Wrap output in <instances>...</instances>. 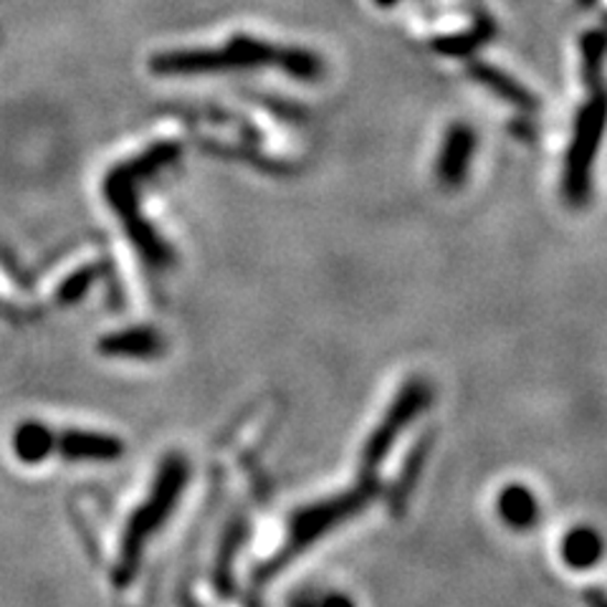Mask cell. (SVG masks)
I'll list each match as a JSON object with an SVG mask.
<instances>
[{
  "instance_id": "obj_1",
  "label": "cell",
  "mask_w": 607,
  "mask_h": 607,
  "mask_svg": "<svg viewBox=\"0 0 607 607\" xmlns=\"http://www.w3.org/2000/svg\"><path fill=\"white\" fill-rule=\"evenodd\" d=\"M378 491V484H375V476H362V481L355 486L353 491L332 496V499L316 501L312 507L296 511L292 519V527H289V536L281 552L273 557L267 567H263V577L277 575L279 570H284L289 562L296 560L299 554L310 550L314 542H319L322 536H327L332 529L339 527L342 521L353 519L355 514L370 503V499Z\"/></svg>"
},
{
  "instance_id": "obj_2",
  "label": "cell",
  "mask_w": 607,
  "mask_h": 607,
  "mask_svg": "<svg viewBox=\"0 0 607 607\" xmlns=\"http://www.w3.org/2000/svg\"><path fill=\"white\" fill-rule=\"evenodd\" d=\"M431 403V384L425 380H410L400 395L395 398V403L390 405L388 415L382 418L380 425L375 427L370 441L365 443L362 451V476H375V468L380 466V460L388 456L392 443L398 441L400 431L408 423H413L418 413Z\"/></svg>"
},
{
  "instance_id": "obj_3",
  "label": "cell",
  "mask_w": 607,
  "mask_h": 607,
  "mask_svg": "<svg viewBox=\"0 0 607 607\" xmlns=\"http://www.w3.org/2000/svg\"><path fill=\"white\" fill-rule=\"evenodd\" d=\"M185 460L173 458L165 464V471H162L158 489L152 494V499L148 507L140 511V517L134 519L132 524V536H130V552L140 550V542L148 536L152 529H158V524L162 519L170 514V509H173V503L177 499V494H181L183 484H185Z\"/></svg>"
},
{
  "instance_id": "obj_4",
  "label": "cell",
  "mask_w": 607,
  "mask_h": 607,
  "mask_svg": "<svg viewBox=\"0 0 607 607\" xmlns=\"http://www.w3.org/2000/svg\"><path fill=\"white\" fill-rule=\"evenodd\" d=\"M496 511L509 529L529 532L540 519V501L524 484H509L503 486L499 499H496Z\"/></svg>"
},
{
  "instance_id": "obj_5",
  "label": "cell",
  "mask_w": 607,
  "mask_h": 607,
  "mask_svg": "<svg viewBox=\"0 0 607 607\" xmlns=\"http://www.w3.org/2000/svg\"><path fill=\"white\" fill-rule=\"evenodd\" d=\"M560 552L567 567L583 572V570H593L595 564L605 557V542L597 529L575 527L572 532L564 534Z\"/></svg>"
},
{
  "instance_id": "obj_6",
  "label": "cell",
  "mask_w": 607,
  "mask_h": 607,
  "mask_svg": "<svg viewBox=\"0 0 607 607\" xmlns=\"http://www.w3.org/2000/svg\"><path fill=\"white\" fill-rule=\"evenodd\" d=\"M468 152H471V137L456 134L448 142L446 152L441 158V181L443 185H458L468 165Z\"/></svg>"
},
{
  "instance_id": "obj_7",
  "label": "cell",
  "mask_w": 607,
  "mask_h": 607,
  "mask_svg": "<svg viewBox=\"0 0 607 607\" xmlns=\"http://www.w3.org/2000/svg\"><path fill=\"white\" fill-rule=\"evenodd\" d=\"M427 448H431V441L421 443V446H418L413 453H410L408 466L403 468V474H400L395 489H392V494H390V507H392V511H395V514H398L400 509H403L408 494L413 491L415 481H418V478H421L425 456H427Z\"/></svg>"
},
{
  "instance_id": "obj_8",
  "label": "cell",
  "mask_w": 607,
  "mask_h": 607,
  "mask_svg": "<svg viewBox=\"0 0 607 607\" xmlns=\"http://www.w3.org/2000/svg\"><path fill=\"white\" fill-rule=\"evenodd\" d=\"M64 448L68 456H112L119 451L115 441L87 438V435H68Z\"/></svg>"
},
{
  "instance_id": "obj_9",
  "label": "cell",
  "mask_w": 607,
  "mask_h": 607,
  "mask_svg": "<svg viewBox=\"0 0 607 607\" xmlns=\"http://www.w3.org/2000/svg\"><path fill=\"white\" fill-rule=\"evenodd\" d=\"M289 607H355L347 595L339 593H327V595H314V593H302L296 595Z\"/></svg>"
},
{
  "instance_id": "obj_10",
  "label": "cell",
  "mask_w": 607,
  "mask_h": 607,
  "mask_svg": "<svg viewBox=\"0 0 607 607\" xmlns=\"http://www.w3.org/2000/svg\"><path fill=\"white\" fill-rule=\"evenodd\" d=\"M587 607H607V593L600 587H589L585 593Z\"/></svg>"
}]
</instances>
